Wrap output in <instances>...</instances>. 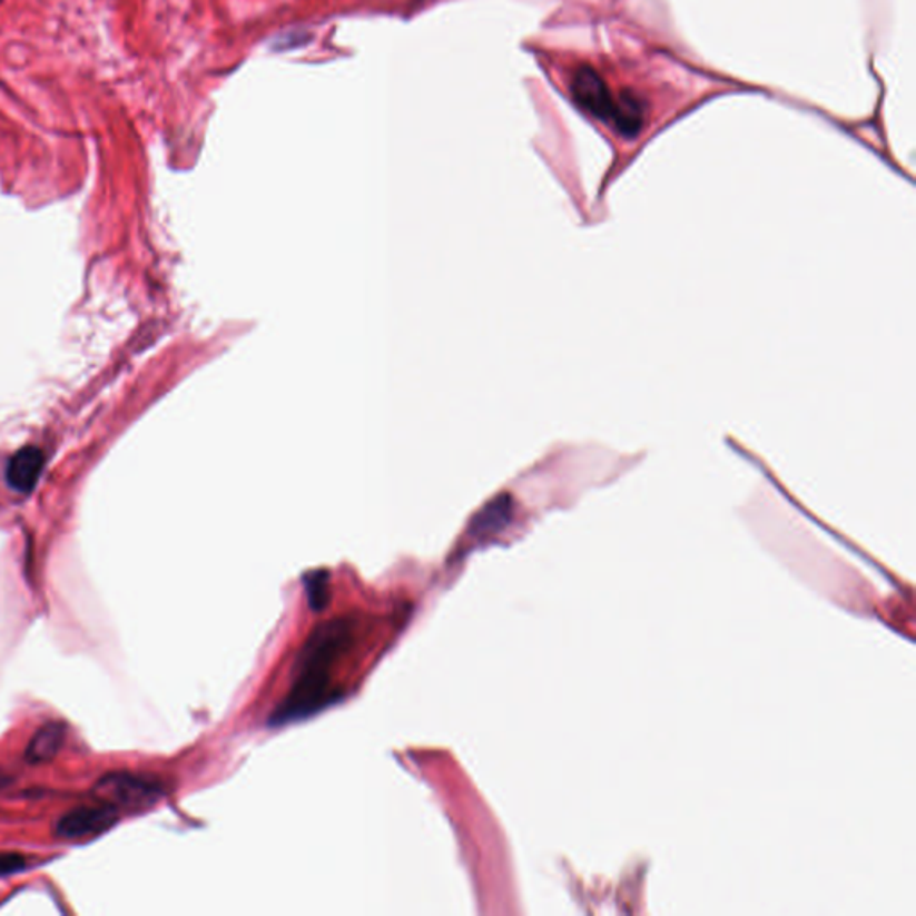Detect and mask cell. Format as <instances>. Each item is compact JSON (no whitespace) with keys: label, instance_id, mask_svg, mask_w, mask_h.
Returning <instances> with one entry per match:
<instances>
[{"label":"cell","instance_id":"obj_1","mask_svg":"<svg viewBox=\"0 0 916 916\" xmlns=\"http://www.w3.org/2000/svg\"><path fill=\"white\" fill-rule=\"evenodd\" d=\"M355 638V623L349 618L329 620L315 627L294 664V684L273 712L274 726L293 723L319 712L337 700L332 688V670L346 656Z\"/></svg>","mask_w":916,"mask_h":916},{"label":"cell","instance_id":"obj_2","mask_svg":"<svg viewBox=\"0 0 916 916\" xmlns=\"http://www.w3.org/2000/svg\"><path fill=\"white\" fill-rule=\"evenodd\" d=\"M93 795L115 809L141 811L160 802L165 797V785L152 776L117 771L102 777L93 788Z\"/></svg>","mask_w":916,"mask_h":916},{"label":"cell","instance_id":"obj_3","mask_svg":"<svg viewBox=\"0 0 916 916\" xmlns=\"http://www.w3.org/2000/svg\"><path fill=\"white\" fill-rule=\"evenodd\" d=\"M570 88L574 102L582 110L612 126L620 91L614 93L609 82L602 78V73L597 72L589 65H580L571 72Z\"/></svg>","mask_w":916,"mask_h":916},{"label":"cell","instance_id":"obj_4","mask_svg":"<svg viewBox=\"0 0 916 916\" xmlns=\"http://www.w3.org/2000/svg\"><path fill=\"white\" fill-rule=\"evenodd\" d=\"M119 821V812L108 804L81 806L61 816L55 833L61 839H85L102 835Z\"/></svg>","mask_w":916,"mask_h":916},{"label":"cell","instance_id":"obj_5","mask_svg":"<svg viewBox=\"0 0 916 916\" xmlns=\"http://www.w3.org/2000/svg\"><path fill=\"white\" fill-rule=\"evenodd\" d=\"M41 470H43V453L38 447H23L11 456L8 470H6V480L14 491L28 494L38 484Z\"/></svg>","mask_w":916,"mask_h":916},{"label":"cell","instance_id":"obj_6","mask_svg":"<svg viewBox=\"0 0 916 916\" xmlns=\"http://www.w3.org/2000/svg\"><path fill=\"white\" fill-rule=\"evenodd\" d=\"M65 739H67V727L63 723H60V721L46 723L37 730V735L32 736L31 741H29L26 759L32 765L52 761L63 747Z\"/></svg>","mask_w":916,"mask_h":916},{"label":"cell","instance_id":"obj_7","mask_svg":"<svg viewBox=\"0 0 916 916\" xmlns=\"http://www.w3.org/2000/svg\"><path fill=\"white\" fill-rule=\"evenodd\" d=\"M512 518L511 496L494 498L471 520L470 532L476 538H487L505 529Z\"/></svg>","mask_w":916,"mask_h":916},{"label":"cell","instance_id":"obj_8","mask_svg":"<svg viewBox=\"0 0 916 916\" xmlns=\"http://www.w3.org/2000/svg\"><path fill=\"white\" fill-rule=\"evenodd\" d=\"M305 585L312 609L317 612L326 609L329 600L328 573L326 571H315V573L308 574L305 579Z\"/></svg>","mask_w":916,"mask_h":916},{"label":"cell","instance_id":"obj_9","mask_svg":"<svg viewBox=\"0 0 916 916\" xmlns=\"http://www.w3.org/2000/svg\"><path fill=\"white\" fill-rule=\"evenodd\" d=\"M28 866L26 857L20 854L0 853V876H11Z\"/></svg>","mask_w":916,"mask_h":916}]
</instances>
